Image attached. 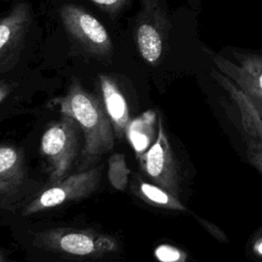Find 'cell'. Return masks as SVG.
Instances as JSON below:
<instances>
[{
	"label": "cell",
	"mask_w": 262,
	"mask_h": 262,
	"mask_svg": "<svg viewBox=\"0 0 262 262\" xmlns=\"http://www.w3.org/2000/svg\"><path fill=\"white\" fill-rule=\"evenodd\" d=\"M60 106L62 114L76 120L84 132L85 144L80 168L86 170L114 146L115 135L110 117L99 100L79 85L71 88L61 99Z\"/></svg>",
	"instance_id": "6da1fadb"
},
{
	"label": "cell",
	"mask_w": 262,
	"mask_h": 262,
	"mask_svg": "<svg viewBox=\"0 0 262 262\" xmlns=\"http://www.w3.org/2000/svg\"><path fill=\"white\" fill-rule=\"evenodd\" d=\"M136 194L154 206L162 207L169 210L188 212V209L183 206L179 198L172 195L167 190L157 184H150L144 181H140L137 184Z\"/></svg>",
	"instance_id": "4fadbf2b"
},
{
	"label": "cell",
	"mask_w": 262,
	"mask_h": 262,
	"mask_svg": "<svg viewBox=\"0 0 262 262\" xmlns=\"http://www.w3.org/2000/svg\"><path fill=\"white\" fill-rule=\"evenodd\" d=\"M143 172L160 187L179 198V171L161 118L158 134L149 148L137 157Z\"/></svg>",
	"instance_id": "5b68a950"
},
{
	"label": "cell",
	"mask_w": 262,
	"mask_h": 262,
	"mask_svg": "<svg viewBox=\"0 0 262 262\" xmlns=\"http://www.w3.org/2000/svg\"><path fill=\"white\" fill-rule=\"evenodd\" d=\"M247 157L250 163L262 174V150L247 145Z\"/></svg>",
	"instance_id": "2e32d148"
},
{
	"label": "cell",
	"mask_w": 262,
	"mask_h": 262,
	"mask_svg": "<svg viewBox=\"0 0 262 262\" xmlns=\"http://www.w3.org/2000/svg\"><path fill=\"white\" fill-rule=\"evenodd\" d=\"M100 170L97 167L67 176L35 198L23 212L24 216L35 214L72 200L82 199L96 190L99 184Z\"/></svg>",
	"instance_id": "8992f818"
},
{
	"label": "cell",
	"mask_w": 262,
	"mask_h": 262,
	"mask_svg": "<svg viewBox=\"0 0 262 262\" xmlns=\"http://www.w3.org/2000/svg\"><path fill=\"white\" fill-rule=\"evenodd\" d=\"M7 94V88L5 86H0V102Z\"/></svg>",
	"instance_id": "ac0fdd59"
},
{
	"label": "cell",
	"mask_w": 262,
	"mask_h": 262,
	"mask_svg": "<svg viewBox=\"0 0 262 262\" xmlns=\"http://www.w3.org/2000/svg\"><path fill=\"white\" fill-rule=\"evenodd\" d=\"M213 62L249 97L262 117V48L226 46L214 52Z\"/></svg>",
	"instance_id": "7a4b0ae2"
},
{
	"label": "cell",
	"mask_w": 262,
	"mask_h": 262,
	"mask_svg": "<svg viewBox=\"0 0 262 262\" xmlns=\"http://www.w3.org/2000/svg\"><path fill=\"white\" fill-rule=\"evenodd\" d=\"M0 262H8L6 259H5V257L0 253Z\"/></svg>",
	"instance_id": "d6986e66"
},
{
	"label": "cell",
	"mask_w": 262,
	"mask_h": 262,
	"mask_svg": "<svg viewBox=\"0 0 262 262\" xmlns=\"http://www.w3.org/2000/svg\"><path fill=\"white\" fill-rule=\"evenodd\" d=\"M155 114L147 112L141 117L130 121L126 136L136 151V156H140L149 148L155 135Z\"/></svg>",
	"instance_id": "7c38bea8"
},
{
	"label": "cell",
	"mask_w": 262,
	"mask_h": 262,
	"mask_svg": "<svg viewBox=\"0 0 262 262\" xmlns=\"http://www.w3.org/2000/svg\"><path fill=\"white\" fill-rule=\"evenodd\" d=\"M21 154L11 145H0V194L16 189L24 177Z\"/></svg>",
	"instance_id": "30bf717a"
},
{
	"label": "cell",
	"mask_w": 262,
	"mask_h": 262,
	"mask_svg": "<svg viewBox=\"0 0 262 262\" xmlns=\"http://www.w3.org/2000/svg\"><path fill=\"white\" fill-rule=\"evenodd\" d=\"M254 148H255V147H254Z\"/></svg>",
	"instance_id": "ffe728a7"
},
{
	"label": "cell",
	"mask_w": 262,
	"mask_h": 262,
	"mask_svg": "<svg viewBox=\"0 0 262 262\" xmlns=\"http://www.w3.org/2000/svg\"><path fill=\"white\" fill-rule=\"evenodd\" d=\"M80 126L72 117L64 115L52 124L41 138V152L47 161L50 181L56 184L72 169L79 147Z\"/></svg>",
	"instance_id": "3957f363"
},
{
	"label": "cell",
	"mask_w": 262,
	"mask_h": 262,
	"mask_svg": "<svg viewBox=\"0 0 262 262\" xmlns=\"http://www.w3.org/2000/svg\"><path fill=\"white\" fill-rule=\"evenodd\" d=\"M93 3H95L96 5L103 7V8H110V9H114V8H118L120 7V5L125 1V0H91Z\"/></svg>",
	"instance_id": "e0dca14e"
},
{
	"label": "cell",
	"mask_w": 262,
	"mask_h": 262,
	"mask_svg": "<svg viewBox=\"0 0 262 262\" xmlns=\"http://www.w3.org/2000/svg\"><path fill=\"white\" fill-rule=\"evenodd\" d=\"M210 74L222 86L233 104L237 107L241 123L247 137V145L262 150V117L255 105L229 78L215 67L210 70Z\"/></svg>",
	"instance_id": "ba28073f"
},
{
	"label": "cell",
	"mask_w": 262,
	"mask_h": 262,
	"mask_svg": "<svg viewBox=\"0 0 262 262\" xmlns=\"http://www.w3.org/2000/svg\"><path fill=\"white\" fill-rule=\"evenodd\" d=\"M14 24L12 19H5L0 23V50H2L12 39L14 34Z\"/></svg>",
	"instance_id": "9a60e30c"
},
{
	"label": "cell",
	"mask_w": 262,
	"mask_h": 262,
	"mask_svg": "<svg viewBox=\"0 0 262 262\" xmlns=\"http://www.w3.org/2000/svg\"><path fill=\"white\" fill-rule=\"evenodd\" d=\"M107 178L111 185L118 189L124 190L128 184L129 169L127 167L123 154H113L107 161Z\"/></svg>",
	"instance_id": "5bb4252c"
},
{
	"label": "cell",
	"mask_w": 262,
	"mask_h": 262,
	"mask_svg": "<svg viewBox=\"0 0 262 262\" xmlns=\"http://www.w3.org/2000/svg\"><path fill=\"white\" fill-rule=\"evenodd\" d=\"M66 27L80 42L97 53L110 51L111 39L103 25L79 7L68 5L62 8Z\"/></svg>",
	"instance_id": "52a82bcc"
},
{
	"label": "cell",
	"mask_w": 262,
	"mask_h": 262,
	"mask_svg": "<svg viewBox=\"0 0 262 262\" xmlns=\"http://www.w3.org/2000/svg\"><path fill=\"white\" fill-rule=\"evenodd\" d=\"M147 16V15H146ZM136 42L141 57L151 67H162L163 44L160 34L147 16L136 30Z\"/></svg>",
	"instance_id": "8fae6325"
},
{
	"label": "cell",
	"mask_w": 262,
	"mask_h": 262,
	"mask_svg": "<svg viewBox=\"0 0 262 262\" xmlns=\"http://www.w3.org/2000/svg\"><path fill=\"white\" fill-rule=\"evenodd\" d=\"M100 85L104 107L112 122L114 133L118 138H123L130 123L127 102L117 85L108 78L100 77Z\"/></svg>",
	"instance_id": "9c48e42d"
},
{
	"label": "cell",
	"mask_w": 262,
	"mask_h": 262,
	"mask_svg": "<svg viewBox=\"0 0 262 262\" xmlns=\"http://www.w3.org/2000/svg\"><path fill=\"white\" fill-rule=\"evenodd\" d=\"M38 242L48 249L79 257H97L117 251V241L107 234L57 228L38 234Z\"/></svg>",
	"instance_id": "277c9868"
}]
</instances>
